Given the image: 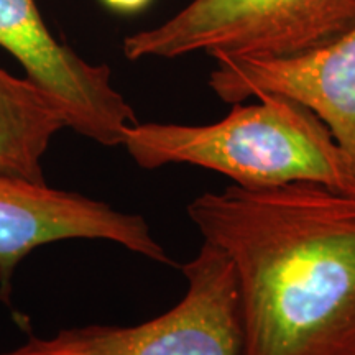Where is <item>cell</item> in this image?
<instances>
[{
    "label": "cell",
    "mask_w": 355,
    "mask_h": 355,
    "mask_svg": "<svg viewBox=\"0 0 355 355\" xmlns=\"http://www.w3.org/2000/svg\"><path fill=\"white\" fill-rule=\"evenodd\" d=\"M122 146L145 170L193 165L248 189L309 181L347 191L352 181L327 127L283 96H260L250 105L239 102L207 125L137 122L125 130Z\"/></svg>",
    "instance_id": "2"
},
{
    "label": "cell",
    "mask_w": 355,
    "mask_h": 355,
    "mask_svg": "<svg viewBox=\"0 0 355 355\" xmlns=\"http://www.w3.org/2000/svg\"><path fill=\"white\" fill-rule=\"evenodd\" d=\"M181 272L188 283L183 298L157 318L32 336L0 355H241L237 290L227 257L204 242Z\"/></svg>",
    "instance_id": "4"
},
{
    "label": "cell",
    "mask_w": 355,
    "mask_h": 355,
    "mask_svg": "<svg viewBox=\"0 0 355 355\" xmlns=\"http://www.w3.org/2000/svg\"><path fill=\"white\" fill-rule=\"evenodd\" d=\"M212 58L209 87L219 99L239 104L272 94L304 105L331 132L347 159L350 186L355 183V26L303 55Z\"/></svg>",
    "instance_id": "7"
},
{
    "label": "cell",
    "mask_w": 355,
    "mask_h": 355,
    "mask_svg": "<svg viewBox=\"0 0 355 355\" xmlns=\"http://www.w3.org/2000/svg\"><path fill=\"white\" fill-rule=\"evenodd\" d=\"M0 48L19 61L26 79L61 109L66 127L104 146L123 144L139 122L112 84L107 64H92L60 42L44 24L37 0H0Z\"/></svg>",
    "instance_id": "5"
},
{
    "label": "cell",
    "mask_w": 355,
    "mask_h": 355,
    "mask_svg": "<svg viewBox=\"0 0 355 355\" xmlns=\"http://www.w3.org/2000/svg\"><path fill=\"white\" fill-rule=\"evenodd\" d=\"M188 216L232 265L241 355H355L354 193L232 184Z\"/></svg>",
    "instance_id": "1"
},
{
    "label": "cell",
    "mask_w": 355,
    "mask_h": 355,
    "mask_svg": "<svg viewBox=\"0 0 355 355\" xmlns=\"http://www.w3.org/2000/svg\"><path fill=\"white\" fill-rule=\"evenodd\" d=\"M63 128V112L42 89L0 68V173L44 183L43 157Z\"/></svg>",
    "instance_id": "8"
},
{
    "label": "cell",
    "mask_w": 355,
    "mask_h": 355,
    "mask_svg": "<svg viewBox=\"0 0 355 355\" xmlns=\"http://www.w3.org/2000/svg\"><path fill=\"white\" fill-rule=\"evenodd\" d=\"M347 193H354V194H355V183H354L352 186H350V188H349V191H347Z\"/></svg>",
    "instance_id": "10"
},
{
    "label": "cell",
    "mask_w": 355,
    "mask_h": 355,
    "mask_svg": "<svg viewBox=\"0 0 355 355\" xmlns=\"http://www.w3.org/2000/svg\"><path fill=\"white\" fill-rule=\"evenodd\" d=\"M355 26V0H191L152 28L128 35L127 60L285 58L334 42Z\"/></svg>",
    "instance_id": "3"
},
{
    "label": "cell",
    "mask_w": 355,
    "mask_h": 355,
    "mask_svg": "<svg viewBox=\"0 0 355 355\" xmlns=\"http://www.w3.org/2000/svg\"><path fill=\"white\" fill-rule=\"evenodd\" d=\"M109 241L158 263L173 260L139 214L107 202L0 173V296L8 298L20 261L46 243Z\"/></svg>",
    "instance_id": "6"
},
{
    "label": "cell",
    "mask_w": 355,
    "mask_h": 355,
    "mask_svg": "<svg viewBox=\"0 0 355 355\" xmlns=\"http://www.w3.org/2000/svg\"><path fill=\"white\" fill-rule=\"evenodd\" d=\"M109 10L117 13H137L152 3V0H101Z\"/></svg>",
    "instance_id": "9"
}]
</instances>
